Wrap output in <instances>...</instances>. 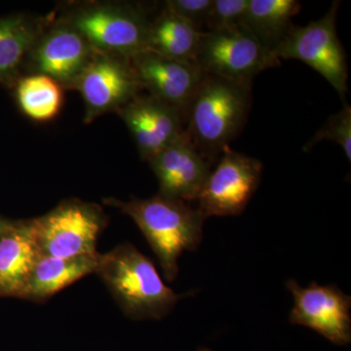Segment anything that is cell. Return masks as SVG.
I'll use <instances>...</instances> for the list:
<instances>
[{
  "instance_id": "cell-1",
  "label": "cell",
  "mask_w": 351,
  "mask_h": 351,
  "mask_svg": "<svg viewBox=\"0 0 351 351\" xmlns=\"http://www.w3.org/2000/svg\"><path fill=\"white\" fill-rule=\"evenodd\" d=\"M104 202L130 217L145 235L158 258L166 280L172 282L179 272L178 261L184 251H193L203 237L204 216L197 208L160 195L121 201L106 198Z\"/></svg>"
},
{
  "instance_id": "cell-2",
  "label": "cell",
  "mask_w": 351,
  "mask_h": 351,
  "mask_svg": "<svg viewBox=\"0 0 351 351\" xmlns=\"http://www.w3.org/2000/svg\"><path fill=\"white\" fill-rule=\"evenodd\" d=\"M251 106L252 85L204 73L186 112L184 131L212 163L244 128Z\"/></svg>"
},
{
  "instance_id": "cell-3",
  "label": "cell",
  "mask_w": 351,
  "mask_h": 351,
  "mask_svg": "<svg viewBox=\"0 0 351 351\" xmlns=\"http://www.w3.org/2000/svg\"><path fill=\"white\" fill-rule=\"evenodd\" d=\"M125 315L161 319L182 298L164 284L154 263L131 243L99 254L96 272Z\"/></svg>"
},
{
  "instance_id": "cell-4",
  "label": "cell",
  "mask_w": 351,
  "mask_h": 351,
  "mask_svg": "<svg viewBox=\"0 0 351 351\" xmlns=\"http://www.w3.org/2000/svg\"><path fill=\"white\" fill-rule=\"evenodd\" d=\"M86 38L95 51L128 58L147 51L151 17L129 2H87L60 15Z\"/></svg>"
},
{
  "instance_id": "cell-5",
  "label": "cell",
  "mask_w": 351,
  "mask_h": 351,
  "mask_svg": "<svg viewBox=\"0 0 351 351\" xmlns=\"http://www.w3.org/2000/svg\"><path fill=\"white\" fill-rule=\"evenodd\" d=\"M31 219L41 255L64 258L98 255L97 241L108 221L98 204L75 198Z\"/></svg>"
},
{
  "instance_id": "cell-6",
  "label": "cell",
  "mask_w": 351,
  "mask_h": 351,
  "mask_svg": "<svg viewBox=\"0 0 351 351\" xmlns=\"http://www.w3.org/2000/svg\"><path fill=\"white\" fill-rule=\"evenodd\" d=\"M195 64L206 75L253 84L265 69L279 64L244 25L201 32Z\"/></svg>"
},
{
  "instance_id": "cell-7",
  "label": "cell",
  "mask_w": 351,
  "mask_h": 351,
  "mask_svg": "<svg viewBox=\"0 0 351 351\" xmlns=\"http://www.w3.org/2000/svg\"><path fill=\"white\" fill-rule=\"evenodd\" d=\"M339 2H332L324 17L304 27L295 25L274 53V58L299 60L322 75L345 101L348 92L346 54L337 34Z\"/></svg>"
},
{
  "instance_id": "cell-8",
  "label": "cell",
  "mask_w": 351,
  "mask_h": 351,
  "mask_svg": "<svg viewBox=\"0 0 351 351\" xmlns=\"http://www.w3.org/2000/svg\"><path fill=\"white\" fill-rule=\"evenodd\" d=\"M95 52L73 25L60 17L49 18L25 58L24 75H46L64 90H75Z\"/></svg>"
},
{
  "instance_id": "cell-9",
  "label": "cell",
  "mask_w": 351,
  "mask_h": 351,
  "mask_svg": "<svg viewBox=\"0 0 351 351\" xmlns=\"http://www.w3.org/2000/svg\"><path fill=\"white\" fill-rule=\"evenodd\" d=\"M262 173L258 159L226 147L201 189L197 209L205 219L241 214L257 191Z\"/></svg>"
},
{
  "instance_id": "cell-10",
  "label": "cell",
  "mask_w": 351,
  "mask_h": 351,
  "mask_svg": "<svg viewBox=\"0 0 351 351\" xmlns=\"http://www.w3.org/2000/svg\"><path fill=\"white\" fill-rule=\"evenodd\" d=\"M75 90L84 101V123L115 112L142 92L137 73L128 58L95 52Z\"/></svg>"
},
{
  "instance_id": "cell-11",
  "label": "cell",
  "mask_w": 351,
  "mask_h": 351,
  "mask_svg": "<svg viewBox=\"0 0 351 351\" xmlns=\"http://www.w3.org/2000/svg\"><path fill=\"white\" fill-rule=\"evenodd\" d=\"M286 287L294 298L290 322L313 329L337 346L351 341V298L335 285L311 283L302 287L289 280Z\"/></svg>"
},
{
  "instance_id": "cell-12",
  "label": "cell",
  "mask_w": 351,
  "mask_h": 351,
  "mask_svg": "<svg viewBox=\"0 0 351 351\" xmlns=\"http://www.w3.org/2000/svg\"><path fill=\"white\" fill-rule=\"evenodd\" d=\"M130 60L143 90L179 110L186 119L204 73L195 64L169 59L149 51Z\"/></svg>"
},
{
  "instance_id": "cell-13",
  "label": "cell",
  "mask_w": 351,
  "mask_h": 351,
  "mask_svg": "<svg viewBox=\"0 0 351 351\" xmlns=\"http://www.w3.org/2000/svg\"><path fill=\"white\" fill-rule=\"evenodd\" d=\"M147 161L158 180V195L188 203L197 199L211 171L186 131Z\"/></svg>"
},
{
  "instance_id": "cell-14",
  "label": "cell",
  "mask_w": 351,
  "mask_h": 351,
  "mask_svg": "<svg viewBox=\"0 0 351 351\" xmlns=\"http://www.w3.org/2000/svg\"><path fill=\"white\" fill-rule=\"evenodd\" d=\"M117 113L128 127L143 160L151 159L184 132L182 113L149 94H138Z\"/></svg>"
},
{
  "instance_id": "cell-15",
  "label": "cell",
  "mask_w": 351,
  "mask_h": 351,
  "mask_svg": "<svg viewBox=\"0 0 351 351\" xmlns=\"http://www.w3.org/2000/svg\"><path fill=\"white\" fill-rule=\"evenodd\" d=\"M40 255L32 219L12 221L0 237V298H18Z\"/></svg>"
},
{
  "instance_id": "cell-16",
  "label": "cell",
  "mask_w": 351,
  "mask_h": 351,
  "mask_svg": "<svg viewBox=\"0 0 351 351\" xmlns=\"http://www.w3.org/2000/svg\"><path fill=\"white\" fill-rule=\"evenodd\" d=\"M99 254L76 258L40 255L18 299L43 302L83 277L95 274Z\"/></svg>"
},
{
  "instance_id": "cell-17",
  "label": "cell",
  "mask_w": 351,
  "mask_h": 351,
  "mask_svg": "<svg viewBox=\"0 0 351 351\" xmlns=\"http://www.w3.org/2000/svg\"><path fill=\"white\" fill-rule=\"evenodd\" d=\"M47 21L25 13L0 17V84L12 90L24 75L25 58Z\"/></svg>"
},
{
  "instance_id": "cell-18",
  "label": "cell",
  "mask_w": 351,
  "mask_h": 351,
  "mask_svg": "<svg viewBox=\"0 0 351 351\" xmlns=\"http://www.w3.org/2000/svg\"><path fill=\"white\" fill-rule=\"evenodd\" d=\"M201 32L186 20L163 7L151 18L147 36V51L160 56L195 64Z\"/></svg>"
},
{
  "instance_id": "cell-19",
  "label": "cell",
  "mask_w": 351,
  "mask_h": 351,
  "mask_svg": "<svg viewBox=\"0 0 351 351\" xmlns=\"http://www.w3.org/2000/svg\"><path fill=\"white\" fill-rule=\"evenodd\" d=\"M300 11L301 3L295 0H249L243 25L278 62L274 53L294 27L293 18Z\"/></svg>"
},
{
  "instance_id": "cell-20",
  "label": "cell",
  "mask_w": 351,
  "mask_h": 351,
  "mask_svg": "<svg viewBox=\"0 0 351 351\" xmlns=\"http://www.w3.org/2000/svg\"><path fill=\"white\" fill-rule=\"evenodd\" d=\"M12 90L20 110L34 121H50L63 107L64 88L48 76L23 75Z\"/></svg>"
},
{
  "instance_id": "cell-21",
  "label": "cell",
  "mask_w": 351,
  "mask_h": 351,
  "mask_svg": "<svg viewBox=\"0 0 351 351\" xmlns=\"http://www.w3.org/2000/svg\"><path fill=\"white\" fill-rule=\"evenodd\" d=\"M332 141L341 145L348 160L351 161V108L346 104L343 110L328 119L326 123L313 136L304 147L308 152L318 143Z\"/></svg>"
},
{
  "instance_id": "cell-22",
  "label": "cell",
  "mask_w": 351,
  "mask_h": 351,
  "mask_svg": "<svg viewBox=\"0 0 351 351\" xmlns=\"http://www.w3.org/2000/svg\"><path fill=\"white\" fill-rule=\"evenodd\" d=\"M249 0H213L204 32L243 25Z\"/></svg>"
},
{
  "instance_id": "cell-23",
  "label": "cell",
  "mask_w": 351,
  "mask_h": 351,
  "mask_svg": "<svg viewBox=\"0 0 351 351\" xmlns=\"http://www.w3.org/2000/svg\"><path fill=\"white\" fill-rule=\"evenodd\" d=\"M212 3L213 0H169L164 6L203 32Z\"/></svg>"
},
{
  "instance_id": "cell-24",
  "label": "cell",
  "mask_w": 351,
  "mask_h": 351,
  "mask_svg": "<svg viewBox=\"0 0 351 351\" xmlns=\"http://www.w3.org/2000/svg\"><path fill=\"white\" fill-rule=\"evenodd\" d=\"M199 351H211V350H207V348H201V350Z\"/></svg>"
}]
</instances>
